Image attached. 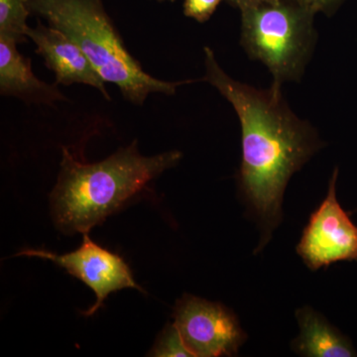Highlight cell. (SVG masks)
Here are the masks:
<instances>
[{"label":"cell","instance_id":"1","mask_svg":"<svg viewBox=\"0 0 357 357\" xmlns=\"http://www.w3.org/2000/svg\"><path fill=\"white\" fill-rule=\"evenodd\" d=\"M203 81L232 105L241 126L239 192L260 229L255 253L271 239L283 218V199L289 181L325 143L309 121L289 107L281 86L257 89L227 75L215 53L204 47Z\"/></svg>","mask_w":357,"mask_h":357},{"label":"cell","instance_id":"2","mask_svg":"<svg viewBox=\"0 0 357 357\" xmlns=\"http://www.w3.org/2000/svg\"><path fill=\"white\" fill-rule=\"evenodd\" d=\"M182 158L178 150L143 156L136 139L109 158L91 164L62 147L60 172L51 192L56 227L66 234L89 232Z\"/></svg>","mask_w":357,"mask_h":357},{"label":"cell","instance_id":"3","mask_svg":"<svg viewBox=\"0 0 357 357\" xmlns=\"http://www.w3.org/2000/svg\"><path fill=\"white\" fill-rule=\"evenodd\" d=\"M31 13L65 33L88 56L105 83L116 86L124 100L144 105L151 93L175 95L194 81L168 82L152 77L129 53L102 0H29Z\"/></svg>","mask_w":357,"mask_h":357},{"label":"cell","instance_id":"4","mask_svg":"<svg viewBox=\"0 0 357 357\" xmlns=\"http://www.w3.org/2000/svg\"><path fill=\"white\" fill-rule=\"evenodd\" d=\"M241 13V44L248 57L269 70L273 86L299 83L318 39L316 13L295 0H267Z\"/></svg>","mask_w":357,"mask_h":357},{"label":"cell","instance_id":"5","mask_svg":"<svg viewBox=\"0 0 357 357\" xmlns=\"http://www.w3.org/2000/svg\"><path fill=\"white\" fill-rule=\"evenodd\" d=\"M173 319L192 357L236 356L248 338L231 310L190 294L177 301Z\"/></svg>","mask_w":357,"mask_h":357},{"label":"cell","instance_id":"6","mask_svg":"<svg viewBox=\"0 0 357 357\" xmlns=\"http://www.w3.org/2000/svg\"><path fill=\"white\" fill-rule=\"evenodd\" d=\"M337 167L325 199L310 217L298 243V255L312 271L333 263L357 261V225L337 198Z\"/></svg>","mask_w":357,"mask_h":357},{"label":"cell","instance_id":"7","mask_svg":"<svg viewBox=\"0 0 357 357\" xmlns=\"http://www.w3.org/2000/svg\"><path fill=\"white\" fill-rule=\"evenodd\" d=\"M16 256L50 260L89 286L96 294V303L84 312V316L95 314L112 293L128 288L144 292L134 280L128 263L116 253L96 244L89 232L83 234L81 246L67 255H59L44 249H23Z\"/></svg>","mask_w":357,"mask_h":357},{"label":"cell","instance_id":"8","mask_svg":"<svg viewBox=\"0 0 357 357\" xmlns=\"http://www.w3.org/2000/svg\"><path fill=\"white\" fill-rule=\"evenodd\" d=\"M27 36L36 46V53L43 58L46 67L55 74L56 84H86L98 89L105 100H110L102 77L88 56L65 33L44 25L39 18L36 27L29 28Z\"/></svg>","mask_w":357,"mask_h":357},{"label":"cell","instance_id":"9","mask_svg":"<svg viewBox=\"0 0 357 357\" xmlns=\"http://www.w3.org/2000/svg\"><path fill=\"white\" fill-rule=\"evenodd\" d=\"M0 93L28 105H52L67 102L58 84H47L35 76L31 60L17 50V43L0 37Z\"/></svg>","mask_w":357,"mask_h":357},{"label":"cell","instance_id":"10","mask_svg":"<svg viewBox=\"0 0 357 357\" xmlns=\"http://www.w3.org/2000/svg\"><path fill=\"white\" fill-rule=\"evenodd\" d=\"M300 333L291 344L293 351L306 357H356L351 340L319 312L304 306L296 311Z\"/></svg>","mask_w":357,"mask_h":357},{"label":"cell","instance_id":"11","mask_svg":"<svg viewBox=\"0 0 357 357\" xmlns=\"http://www.w3.org/2000/svg\"><path fill=\"white\" fill-rule=\"evenodd\" d=\"M31 14L29 0H0V37L24 43L30 28L27 20Z\"/></svg>","mask_w":357,"mask_h":357},{"label":"cell","instance_id":"12","mask_svg":"<svg viewBox=\"0 0 357 357\" xmlns=\"http://www.w3.org/2000/svg\"><path fill=\"white\" fill-rule=\"evenodd\" d=\"M156 357H192L175 324H168L160 333L154 347L148 354Z\"/></svg>","mask_w":357,"mask_h":357},{"label":"cell","instance_id":"13","mask_svg":"<svg viewBox=\"0 0 357 357\" xmlns=\"http://www.w3.org/2000/svg\"><path fill=\"white\" fill-rule=\"evenodd\" d=\"M222 1L227 0H184L183 13L185 17L204 23L211 20Z\"/></svg>","mask_w":357,"mask_h":357},{"label":"cell","instance_id":"14","mask_svg":"<svg viewBox=\"0 0 357 357\" xmlns=\"http://www.w3.org/2000/svg\"><path fill=\"white\" fill-rule=\"evenodd\" d=\"M314 13H324L328 17L335 15L347 0H295Z\"/></svg>","mask_w":357,"mask_h":357},{"label":"cell","instance_id":"15","mask_svg":"<svg viewBox=\"0 0 357 357\" xmlns=\"http://www.w3.org/2000/svg\"><path fill=\"white\" fill-rule=\"evenodd\" d=\"M262 1H267V0H227V3L232 7H236L239 10H241L244 7L253 6V4L259 3Z\"/></svg>","mask_w":357,"mask_h":357},{"label":"cell","instance_id":"16","mask_svg":"<svg viewBox=\"0 0 357 357\" xmlns=\"http://www.w3.org/2000/svg\"><path fill=\"white\" fill-rule=\"evenodd\" d=\"M156 1H158V2H166V1L175 2L176 0H156Z\"/></svg>","mask_w":357,"mask_h":357}]
</instances>
